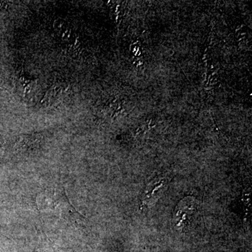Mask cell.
Segmentation results:
<instances>
[{
  "label": "cell",
  "mask_w": 252,
  "mask_h": 252,
  "mask_svg": "<svg viewBox=\"0 0 252 252\" xmlns=\"http://www.w3.org/2000/svg\"><path fill=\"white\" fill-rule=\"evenodd\" d=\"M198 212V203L193 198L187 197L184 198L176 207L174 223L180 229H185L190 224Z\"/></svg>",
  "instance_id": "obj_1"
},
{
  "label": "cell",
  "mask_w": 252,
  "mask_h": 252,
  "mask_svg": "<svg viewBox=\"0 0 252 252\" xmlns=\"http://www.w3.org/2000/svg\"><path fill=\"white\" fill-rule=\"evenodd\" d=\"M1 142H0V148H1Z\"/></svg>",
  "instance_id": "obj_2"
}]
</instances>
